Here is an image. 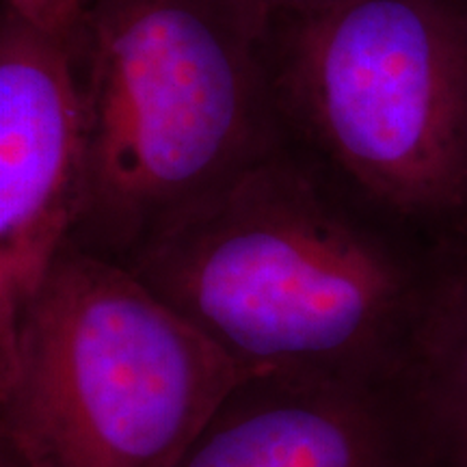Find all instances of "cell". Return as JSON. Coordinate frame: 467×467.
<instances>
[{
    "instance_id": "cell-1",
    "label": "cell",
    "mask_w": 467,
    "mask_h": 467,
    "mask_svg": "<svg viewBox=\"0 0 467 467\" xmlns=\"http://www.w3.org/2000/svg\"><path fill=\"white\" fill-rule=\"evenodd\" d=\"M431 254L282 134L121 262L249 370L392 381Z\"/></svg>"
},
{
    "instance_id": "cell-2",
    "label": "cell",
    "mask_w": 467,
    "mask_h": 467,
    "mask_svg": "<svg viewBox=\"0 0 467 467\" xmlns=\"http://www.w3.org/2000/svg\"><path fill=\"white\" fill-rule=\"evenodd\" d=\"M247 0H83L87 175L72 244L126 260L279 139Z\"/></svg>"
},
{
    "instance_id": "cell-3",
    "label": "cell",
    "mask_w": 467,
    "mask_h": 467,
    "mask_svg": "<svg viewBox=\"0 0 467 467\" xmlns=\"http://www.w3.org/2000/svg\"><path fill=\"white\" fill-rule=\"evenodd\" d=\"M251 375L124 262L69 243L0 344V446L26 467H175Z\"/></svg>"
},
{
    "instance_id": "cell-4",
    "label": "cell",
    "mask_w": 467,
    "mask_h": 467,
    "mask_svg": "<svg viewBox=\"0 0 467 467\" xmlns=\"http://www.w3.org/2000/svg\"><path fill=\"white\" fill-rule=\"evenodd\" d=\"M279 130L377 213L467 234V0H350L268 17Z\"/></svg>"
},
{
    "instance_id": "cell-5",
    "label": "cell",
    "mask_w": 467,
    "mask_h": 467,
    "mask_svg": "<svg viewBox=\"0 0 467 467\" xmlns=\"http://www.w3.org/2000/svg\"><path fill=\"white\" fill-rule=\"evenodd\" d=\"M87 175V115L74 58L0 16V344L72 241Z\"/></svg>"
},
{
    "instance_id": "cell-6",
    "label": "cell",
    "mask_w": 467,
    "mask_h": 467,
    "mask_svg": "<svg viewBox=\"0 0 467 467\" xmlns=\"http://www.w3.org/2000/svg\"><path fill=\"white\" fill-rule=\"evenodd\" d=\"M175 467H422L392 381L255 372Z\"/></svg>"
},
{
    "instance_id": "cell-7",
    "label": "cell",
    "mask_w": 467,
    "mask_h": 467,
    "mask_svg": "<svg viewBox=\"0 0 467 467\" xmlns=\"http://www.w3.org/2000/svg\"><path fill=\"white\" fill-rule=\"evenodd\" d=\"M422 467H467V234L433 244L392 379Z\"/></svg>"
},
{
    "instance_id": "cell-8",
    "label": "cell",
    "mask_w": 467,
    "mask_h": 467,
    "mask_svg": "<svg viewBox=\"0 0 467 467\" xmlns=\"http://www.w3.org/2000/svg\"><path fill=\"white\" fill-rule=\"evenodd\" d=\"M3 11L57 42L76 58L83 39V0H3Z\"/></svg>"
},
{
    "instance_id": "cell-9",
    "label": "cell",
    "mask_w": 467,
    "mask_h": 467,
    "mask_svg": "<svg viewBox=\"0 0 467 467\" xmlns=\"http://www.w3.org/2000/svg\"><path fill=\"white\" fill-rule=\"evenodd\" d=\"M247 3L266 17H273L279 14H309V11L331 9L350 0H247Z\"/></svg>"
},
{
    "instance_id": "cell-10",
    "label": "cell",
    "mask_w": 467,
    "mask_h": 467,
    "mask_svg": "<svg viewBox=\"0 0 467 467\" xmlns=\"http://www.w3.org/2000/svg\"><path fill=\"white\" fill-rule=\"evenodd\" d=\"M0 467H26L7 446H0Z\"/></svg>"
}]
</instances>
